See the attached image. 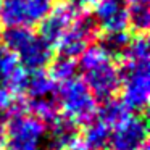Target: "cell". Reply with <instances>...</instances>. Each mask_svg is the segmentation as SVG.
Here are the masks:
<instances>
[{"label":"cell","instance_id":"30bf717a","mask_svg":"<svg viewBox=\"0 0 150 150\" xmlns=\"http://www.w3.org/2000/svg\"><path fill=\"white\" fill-rule=\"evenodd\" d=\"M94 21L105 33L126 31L129 26L127 4L124 0H100L94 11Z\"/></svg>","mask_w":150,"mask_h":150},{"label":"cell","instance_id":"d4e9b609","mask_svg":"<svg viewBox=\"0 0 150 150\" xmlns=\"http://www.w3.org/2000/svg\"><path fill=\"white\" fill-rule=\"evenodd\" d=\"M0 42H2V33H0Z\"/></svg>","mask_w":150,"mask_h":150},{"label":"cell","instance_id":"52a82bcc","mask_svg":"<svg viewBox=\"0 0 150 150\" xmlns=\"http://www.w3.org/2000/svg\"><path fill=\"white\" fill-rule=\"evenodd\" d=\"M97 34H98V28L95 24L94 18L81 13L74 20V23L66 29V33L60 37L55 47L58 49L62 57L76 58L94 42Z\"/></svg>","mask_w":150,"mask_h":150},{"label":"cell","instance_id":"ba28073f","mask_svg":"<svg viewBox=\"0 0 150 150\" xmlns=\"http://www.w3.org/2000/svg\"><path fill=\"white\" fill-rule=\"evenodd\" d=\"M79 15H81L79 5H76L73 0H62L57 5H53L50 13L40 21L39 36L50 47H53Z\"/></svg>","mask_w":150,"mask_h":150},{"label":"cell","instance_id":"d6986e66","mask_svg":"<svg viewBox=\"0 0 150 150\" xmlns=\"http://www.w3.org/2000/svg\"><path fill=\"white\" fill-rule=\"evenodd\" d=\"M11 105H13V92L0 81V113L11 108Z\"/></svg>","mask_w":150,"mask_h":150},{"label":"cell","instance_id":"5b68a950","mask_svg":"<svg viewBox=\"0 0 150 150\" xmlns=\"http://www.w3.org/2000/svg\"><path fill=\"white\" fill-rule=\"evenodd\" d=\"M57 100L65 118L76 124L87 123L97 113V100L84 84V81L79 78L62 82L57 92Z\"/></svg>","mask_w":150,"mask_h":150},{"label":"cell","instance_id":"e0dca14e","mask_svg":"<svg viewBox=\"0 0 150 150\" xmlns=\"http://www.w3.org/2000/svg\"><path fill=\"white\" fill-rule=\"evenodd\" d=\"M76 71H78V63L74 58L69 57H62L60 55L50 66V78L55 82H65L68 79L76 78Z\"/></svg>","mask_w":150,"mask_h":150},{"label":"cell","instance_id":"277c9868","mask_svg":"<svg viewBox=\"0 0 150 150\" xmlns=\"http://www.w3.org/2000/svg\"><path fill=\"white\" fill-rule=\"evenodd\" d=\"M120 86L123 102L129 111H144L149 105L150 73L149 58L123 57V68L120 69Z\"/></svg>","mask_w":150,"mask_h":150},{"label":"cell","instance_id":"9c48e42d","mask_svg":"<svg viewBox=\"0 0 150 150\" xmlns=\"http://www.w3.org/2000/svg\"><path fill=\"white\" fill-rule=\"evenodd\" d=\"M147 121L142 116L129 115L110 134L111 150H139L147 145Z\"/></svg>","mask_w":150,"mask_h":150},{"label":"cell","instance_id":"9a60e30c","mask_svg":"<svg viewBox=\"0 0 150 150\" xmlns=\"http://www.w3.org/2000/svg\"><path fill=\"white\" fill-rule=\"evenodd\" d=\"M129 115L131 111L127 110V107L118 98L103 100V105L98 108V120L103 124H107L110 129L118 126L120 123H123Z\"/></svg>","mask_w":150,"mask_h":150},{"label":"cell","instance_id":"5bb4252c","mask_svg":"<svg viewBox=\"0 0 150 150\" xmlns=\"http://www.w3.org/2000/svg\"><path fill=\"white\" fill-rule=\"evenodd\" d=\"M110 127L103 124L98 118H92L86 123V127L82 131V144L89 150H103L110 144Z\"/></svg>","mask_w":150,"mask_h":150},{"label":"cell","instance_id":"603a6c76","mask_svg":"<svg viewBox=\"0 0 150 150\" xmlns=\"http://www.w3.org/2000/svg\"><path fill=\"white\" fill-rule=\"evenodd\" d=\"M139 150H149V149H147V145H145V147H142V149H139Z\"/></svg>","mask_w":150,"mask_h":150},{"label":"cell","instance_id":"2e32d148","mask_svg":"<svg viewBox=\"0 0 150 150\" xmlns=\"http://www.w3.org/2000/svg\"><path fill=\"white\" fill-rule=\"evenodd\" d=\"M131 42V37L126 31H118V33H105V36L100 40V47L108 57H121L124 50L127 49Z\"/></svg>","mask_w":150,"mask_h":150},{"label":"cell","instance_id":"44dd1931","mask_svg":"<svg viewBox=\"0 0 150 150\" xmlns=\"http://www.w3.org/2000/svg\"><path fill=\"white\" fill-rule=\"evenodd\" d=\"M129 5H149L150 0H124Z\"/></svg>","mask_w":150,"mask_h":150},{"label":"cell","instance_id":"ac0fdd59","mask_svg":"<svg viewBox=\"0 0 150 150\" xmlns=\"http://www.w3.org/2000/svg\"><path fill=\"white\" fill-rule=\"evenodd\" d=\"M127 20H129V26L136 33L145 34L150 24L149 5H129L127 7Z\"/></svg>","mask_w":150,"mask_h":150},{"label":"cell","instance_id":"4fadbf2b","mask_svg":"<svg viewBox=\"0 0 150 150\" xmlns=\"http://www.w3.org/2000/svg\"><path fill=\"white\" fill-rule=\"evenodd\" d=\"M23 94H26L28 98L53 97V95H57L55 81L44 69H40V71H28V82Z\"/></svg>","mask_w":150,"mask_h":150},{"label":"cell","instance_id":"cb8c5ba5","mask_svg":"<svg viewBox=\"0 0 150 150\" xmlns=\"http://www.w3.org/2000/svg\"><path fill=\"white\" fill-rule=\"evenodd\" d=\"M2 2H4V0H0V11H2Z\"/></svg>","mask_w":150,"mask_h":150},{"label":"cell","instance_id":"8992f818","mask_svg":"<svg viewBox=\"0 0 150 150\" xmlns=\"http://www.w3.org/2000/svg\"><path fill=\"white\" fill-rule=\"evenodd\" d=\"M53 7V0H4L0 18L8 28H31L40 23Z\"/></svg>","mask_w":150,"mask_h":150},{"label":"cell","instance_id":"7c38bea8","mask_svg":"<svg viewBox=\"0 0 150 150\" xmlns=\"http://www.w3.org/2000/svg\"><path fill=\"white\" fill-rule=\"evenodd\" d=\"M0 81L16 94H23L28 82V71L8 49H0Z\"/></svg>","mask_w":150,"mask_h":150},{"label":"cell","instance_id":"ffe728a7","mask_svg":"<svg viewBox=\"0 0 150 150\" xmlns=\"http://www.w3.org/2000/svg\"><path fill=\"white\" fill-rule=\"evenodd\" d=\"M76 5H97L100 0H73Z\"/></svg>","mask_w":150,"mask_h":150},{"label":"cell","instance_id":"8fae6325","mask_svg":"<svg viewBox=\"0 0 150 150\" xmlns=\"http://www.w3.org/2000/svg\"><path fill=\"white\" fill-rule=\"evenodd\" d=\"M79 137L76 123L65 116H57L45 131V150H69Z\"/></svg>","mask_w":150,"mask_h":150},{"label":"cell","instance_id":"6da1fadb","mask_svg":"<svg viewBox=\"0 0 150 150\" xmlns=\"http://www.w3.org/2000/svg\"><path fill=\"white\" fill-rule=\"evenodd\" d=\"M79 68L84 74V84L95 100H108L120 87V69L100 45H89L81 53Z\"/></svg>","mask_w":150,"mask_h":150},{"label":"cell","instance_id":"7a4b0ae2","mask_svg":"<svg viewBox=\"0 0 150 150\" xmlns=\"http://www.w3.org/2000/svg\"><path fill=\"white\" fill-rule=\"evenodd\" d=\"M45 131L39 118L15 110L4 124L2 150H45Z\"/></svg>","mask_w":150,"mask_h":150},{"label":"cell","instance_id":"3957f363","mask_svg":"<svg viewBox=\"0 0 150 150\" xmlns=\"http://www.w3.org/2000/svg\"><path fill=\"white\" fill-rule=\"evenodd\" d=\"M2 39L26 71H40L52 60V47L29 28H8Z\"/></svg>","mask_w":150,"mask_h":150},{"label":"cell","instance_id":"7402d4cb","mask_svg":"<svg viewBox=\"0 0 150 150\" xmlns=\"http://www.w3.org/2000/svg\"><path fill=\"white\" fill-rule=\"evenodd\" d=\"M2 139H4V124L0 121V149H2Z\"/></svg>","mask_w":150,"mask_h":150}]
</instances>
